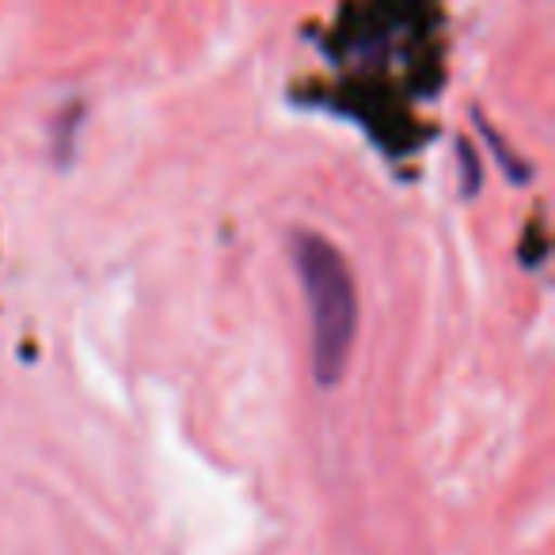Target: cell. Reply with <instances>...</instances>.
<instances>
[{
    "label": "cell",
    "mask_w": 555,
    "mask_h": 555,
    "mask_svg": "<svg viewBox=\"0 0 555 555\" xmlns=\"http://www.w3.org/2000/svg\"><path fill=\"white\" fill-rule=\"evenodd\" d=\"M294 262L312 317V373L320 385H335L347 373L358 335V294L347 259L320 232H297Z\"/></svg>",
    "instance_id": "obj_1"
}]
</instances>
